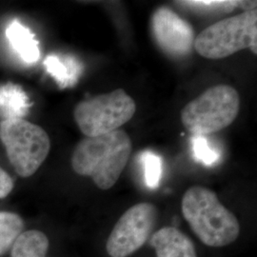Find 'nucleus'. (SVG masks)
<instances>
[{"instance_id":"nucleus-2","label":"nucleus","mask_w":257,"mask_h":257,"mask_svg":"<svg viewBox=\"0 0 257 257\" xmlns=\"http://www.w3.org/2000/svg\"><path fill=\"white\" fill-rule=\"evenodd\" d=\"M181 208L185 220L205 245L225 247L238 237V219L210 189L191 187L184 193Z\"/></svg>"},{"instance_id":"nucleus-15","label":"nucleus","mask_w":257,"mask_h":257,"mask_svg":"<svg viewBox=\"0 0 257 257\" xmlns=\"http://www.w3.org/2000/svg\"><path fill=\"white\" fill-rule=\"evenodd\" d=\"M180 5L196 10L198 12H230L235 8L245 11L256 10V1H223V0H193V1H178Z\"/></svg>"},{"instance_id":"nucleus-8","label":"nucleus","mask_w":257,"mask_h":257,"mask_svg":"<svg viewBox=\"0 0 257 257\" xmlns=\"http://www.w3.org/2000/svg\"><path fill=\"white\" fill-rule=\"evenodd\" d=\"M156 45L171 57H185L193 50L195 34L193 26L173 10L160 7L151 19Z\"/></svg>"},{"instance_id":"nucleus-4","label":"nucleus","mask_w":257,"mask_h":257,"mask_svg":"<svg viewBox=\"0 0 257 257\" xmlns=\"http://www.w3.org/2000/svg\"><path fill=\"white\" fill-rule=\"evenodd\" d=\"M193 49L204 58L217 60L249 49L257 55V11L222 19L195 37Z\"/></svg>"},{"instance_id":"nucleus-12","label":"nucleus","mask_w":257,"mask_h":257,"mask_svg":"<svg viewBox=\"0 0 257 257\" xmlns=\"http://www.w3.org/2000/svg\"><path fill=\"white\" fill-rule=\"evenodd\" d=\"M44 66L48 74L62 88L74 85L81 74V65L74 57L67 55H49L44 60Z\"/></svg>"},{"instance_id":"nucleus-16","label":"nucleus","mask_w":257,"mask_h":257,"mask_svg":"<svg viewBox=\"0 0 257 257\" xmlns=\"http://www.w3.org/2000/svg\"><path fill=\"white\" fill-rule=\"evenodd\" d=\"M140 161L144 168L145 182L150 189H156L162 177V159L156 154L146 151L140 156Z\"/></svg>"},{"instance_id":"nucleus-10","label":"nucleus","mask_w":257,"mask_h":257,"mask_svg":"<svg viewBox=\"0 0 257 257\" xmlns=\"http://www.w3.org/2000/svg\"><path fill=\"white\" fill-rule=\"evenodd\" d=\"M11 46L28 64L36 63L40 57V49L34 33L18 20H13L6 30Z\"/></svg>"},{"instance_id":"nucleus-17","label":"nucleus","mask_w":257,"mask_h":257,"mask_svg":"<svg viewBox=\"0 0 257 257\" xmlns=\"http://www.w3.org/2000/svg\"><path fill=\"white\" fill-rule=\"evenodd\" d=\"M193 151L194 158L204 165H213L219 159V154L210 147L205 137L194 136L193 138Z\"/></svg>"},{"instance_id":"nucleus-5","label":"nucleus","mask_w":257,"mask_h":257,"mask_svg":"<svg viewBox=\"0 0 257 257\" xmlns=\"http://www.w3.org/2000/svg\"><path fill=\"white\" fill-rule=\"evenodd\" d=\"M0 140L11 164L21 177H30L46 160L51 140L44 128L24 118L0 122Z\"/></svg>"},{"instance_id":"nucleus-6","label":"nucleus","mask_w":257,"mask_h":257,"mask_svg":"<svg viewBox=\"0 0 257 257\" xmlns=\"http://www.w3.org/2000/svg\"><path fill=\"white\" fill-rule=\"evenodd\" d=\"M136 111L137 104L132 96L123 89H116L79 102L74 117L86 138H95L119 130Z\"/></svg>"},{"instance_id":"nucleus-7","label":"nucleus","mask_w":257,"mask_h":257,"mask_svg":"<svg viewBox=\"0 0 257 257\" xmlns=\"http://www.w3.org/2000/svg\"><path fill=\"white\" fill-rule=\"evenodd\" d=\"M157 209L152 203H138L123 213L106 244L110 257H128L141 248L153 233Z\"/></svg>"},{"instance_id":"nucleus-3","label":"nucleus","mask_w":257,"mask_h":257,"mask_svg":"<svg viewBox=\"0 0 257 257\" xmlns=\"http://www.w3.org/2000/svg\"><path fill=\"white\" fill-rule=\"evenodd\" d=\"M240 110V96L230 85L207 89L181 110L184 127L193 136L205 137L229 127Z\"/></svg>"},{"instance_id":"nucleus-11","label":"nucleus","mask_w":257,"mask_h":257,"mask_svg":"<svg viewBox=\"0 0 257 257\" xmlns=\"http://www.w3.org/2000/svg\"><path fill=\"white\" fill-rule=\"evenodd\" d=\"M30 107L29 97L22 87L11 82L0 85V114L4 119L23 118Z\"/></svg>"},{"instance_id":"nucleus-1","label":"nucleus","mask_w":257,"mask_h":257,"mask_svg":"<svg viewBox=\"0 0 257 257\" xmlns=\"http://www.w3.org/2000/svg\"><path fill=\"white\" fill-rule=\"evenodd\" d=\"M133 143L128 134L116 130L95 138H85L74 149L71 163L74 172L90 176L100 190L113 187L128 163Z\"/></svg>"},{"instance_id":"nucleus-14","label":"nucleus","mask_w":257,"mask_h":257,"mask_svg":"<svg viewBox=\"0 0 257 257\" xmlns=\"http://www.w3.org/2000/svg\"><path fill=\"white\" fill-rule=\"evenodd\" d=\"M24 221L19 214L0 211V256L9 250L15 240L23 232Z\"/></svg>"},{"instance_id":"nucleus-9","label":"nucleus","mask_w":257,"mask_h":257,"mask_svg":"<svg viewBox=\"0 0 257 257\" xmlns=\"http://www.w3.org/2000/svg\"><path fill=\"white\" fill-rule=\"evenodd\" d=\"M150 244L157 257H197L193 241L175 227H165L153 233Z\"/></svg>"},{"instance_id":"nucleus-18","label":"nucleus","mask_w":257,"mask_h":257,"mask_svg":"<svg viewBox=\"0 0 257 257\" xmlns=\"http://www.w3.org/2000/svg\"><path fill=\"white\" fill-rule=\"evenodd\" d=\"M14 180L7 172L0 168V199L9 195L14 189Z\"/></svg>"},{"instance_id":"nucleus-13","label":"nucleus","mask_w":257,"mask_h":257,"mask_svg":"<svg viewBox=\"0 0 257 257\" xmlns=\"http://www.w3.org/2000/svg\"><path fill=\"white\" fill-rule=\"evenodd\" d=\"M49 239L37 230L21 232L11 247V257H47Z\"/></svg>"}]
</instances>
